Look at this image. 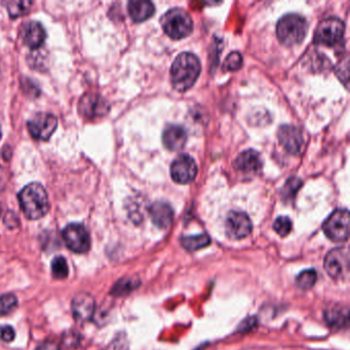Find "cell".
I'll return each instance as SVG.
<instances>
[{
	"label": "cell",
	"instance_id": "1",
	"mask_svg": "<svg viewBox=\"0 0 350 350\" xmlns=\"http://www.w3.org/2000/svg\"><path fill=\"white\" fill-rule=\"evenodd\" d=\"M200 62L191 53H182L174 61L171 68L173 87L177 91L185 92L193 87L200 75Z\"/></svg>",
	"mask_w": 350,
	"mask_h": 350
},
{
	"label": "cell",
	"instance_id": "2",
	"mask_svg": "<svg viewBox=\"0 0 350 350\" xmlns=\"http://www.w3.org/2000/svg\"><path fill=\"white\" fill-rule=\"evenodd\" d=\"M19 202L24 214L30 220H38L50 210L48 193L38 183L28 184L19 193Z\"/></svg>",
	"mask_w": 350,
	"mask_h": 350
},
{
	"label": "cell",
	"instance_id": "3",
	"mask_svg": "<svg viewBox=\"0 0 350 350\" xmlns=\"http://www.w3.org/2000/svg\"><path fill=\"white\" fill-rule=\"evenodd\" d=\"M308 30L306 20L296 14H288L278 21L276 36L286 46H296L303 42Z\"/></svg>",
	"mask_w": 350,
	"mask_h": 350
},
{
	"label": "cell",
	"instance_id": "4",
	"mask_svg": "<svg viewBox=\"0 0 350 350\" xmlns=\"http://www.w3.org/2000/svg\"><path fill=\"white\" fill-rule=\"evenodd\" d=\"M161 25L165 33L173 40L185 38L193 30V22L189 14L178 8L171 10L163 16Z\"/></svg>",
	"mask_w": 350,
	"mask_h": 350
},
{
	"label": "cell",
	"instance_id": "5",
	"mask_svg": "<svg viewBox=\"0 0 350 350\" xmlns=\"http://www.w3.org/2000/svg\"><path fill=\"white\" fill-rule=\"evenodd\" d=\"M323 228L331 241H345L349 233V213L345 208H338L325 221Z\"/></svg>",
	"mask_w": 350,
	"mask_h": 350
},
{
	"label": "cell",
	"instance_id": "6",
	"mask_svg": "<svg viewBox=\"0 0 350 350\" xmlns=\"http://www.w3.org/2000/svg\"><path fill=\"white\" fill-rule=\"evenodd\" d=\"M344 23L338 18L331 17L323 20L317 26L314 40L317 44L334 46L341 42L344 36Z\"/></svg>",
	"mask_w": 350,
	"mask_h": 350
},
{
	"label": "cell",
	"instance_id": "7",
	"mask_svg": "<svg viewBox=\"0 0 350 350\" xmlns=\"http://www.w3.org/2000/svg\"><path fill=\"white\" fill-rule=\"evenodd\" d=\"M30 134L36 140L48 141L58 126V120L51 113L38 112L27 122Z\"/></svg>",
	"mask_w": 350,
	"mask_h": 350
},
{
	"label": "cell",
	"instance_id": "8",
	"mask_svg": "<svg viewBox=\"0 0 350 350\" xmlns=\"http://www.w3.org/2000/svg\"><path fill=\"white\" fill-rule=\"evenodd\" d=\"M63 239L69 250L75 253H87L91 247V237L81 224H69L63 230Z\"/></svg>",
	"mask_w": 350,
	"mask_h": 350
},
{
	"label": "cell",
	"instance_id": "9",
	"mask_svg": "<svg viewBox=\"0 0 350 350\" xmlns=\"http://www.w3.org/2000/svg\"><path fill=\"white\" fill-rule=\"evenodd\" d=\"M325 269L332 278L339 280L347 275L349 255L347 249L337 247L327 253L325 258Z\"/></svg>",
	"mask_w": 350,
	"mask_h": 350
},
{
	"label": "cell",
	"instance_id": "10",
	"mask_svg": "<svg viewBox=\"0 0 350 350\" xmlns=\"http://www.w3.org/2000/svg\"><path fill=\"white\" fill-rule=\"evenodd\" d=\"M79 113L85 120H95L105 116L109 111V105L104 98L95 93L85 94L79 105Z\"/></svg>",
	"mask_w": 350,
	"mask_h": 350
},
{
	"label": "cell",
	"instance_id": "11",
	"mask_svg": "<svg viewBox=\"0 0 350 350\" xmlns=\"http://www.w3.org/2000/svg\"><path fill=\"white\" fill-rule=\"evenodd\" d=\"M196 174H198V165L189 155H180L172 163V178L177 183H190L196 179Z\"/></svg>",
	"mask_w": 350,
	"mask_h": 350
},
{
	"label": "cell",
	"instance_id": "12",
	"mask_svg": "<svg viewBox=\"0 0 350 350\" xmlns=\"http://www.w3.org/2000/svg\"><path fill=\"white\" fill-rule=\"evenodd\" d=\"M225 228L228 237L232 239H241L249 237L252 232V222L245 213L230 212L227 216Z\"/></svg>",
	"mask_w": 350,
	"mask_h": 350
},
{
	"label": "cell",
	"instance_id": "13",
	"mask_svg": "<svg viewBox=\"0 0 350 350\" xmlns=\"http://www.w3.org/2000/svg\"><path fill=\"white\" fill-rule=\"evenodd\" d=\"M280 145L292 154H298L303 145L302 133L295 126L284 124L278 131Z\"/></svg>",
	"mask_w": 350,
	"mask_h": 350
},
{
	"label": "cell",
	"instance_id": "14",
	"mask_svg": "<svg viewBox=\"0 0 350 350\" xmlns=\"http://www.w3.org/2000/svg\"><path fill=\"white\" fill-rule=\"evenodd\" d=\"M72 313L75 319L81 323L90 321L95 312V300L87 293H81L73 298Z\"/></svg>",
	"mask_w": 350,
	"mask_h": 350
},
{
	"label": "cell",
	"instance_id": "15",
	"mask_svg": "<svg viewBox=\"0 0 350 350\" xmlns=\"http://www.w3.org/2000/svg\"><path fill=\"white\" fill-rule=\"evenodd\" d=\"M46 38V30L38 22H28L22 29V38H23L24 44L31 50L40 49L44 44Z\"/></svg>",
	"mask_w": 350,
	"mask_h": 350
},
{
	"label": "cell",
	"instance_id": "16",
	"mask_svg": "<svg viewBox=\"0 0 350 350\" xmlns=\"http://www.w3.org/2000/svg\"><path fill=\"white\" fill-rule=\"evenodd\" d=\"M234 167L241 173L258 174L262 169L261 155L252 149L243 151L235 159Z\"/></svg>",
	"mask_w": 350,
	"mask_h": 350
},
{
	"label": "cell",
	"instance_id": "17",
	"mask_svg": "<svg viewBox=\"0 0 350 350\" xmlns=\"http://www.w3.org/2000/svg\"><path fill=\"white\" fill-rule=\"evenodd\" d=\"M186 140H187V135L182 126L171 124L163 132V144L169 150H181L185 146Z\"/></svg>",
	"mask_w": 350,
	"mask_h": 350
},
{
	"label": "cell",
	"instance_id": "18",
	"mask_svg": "<svg viewBox=\"0 0 350 350\" xmlns=\"http://www.w3.org/2000/svg\"><path fill=\"white\" fill-rule=\"evenodd\" d=\"M149 213L152 222L159 228H167L173 222L174 211L167 202H155L151 206Z\"/></svg>",
	"mask_w": 350,
	"mask_h": 350
},
{
	"label": "cell",
	"instance_id": "19",
	"mask_svg": "<svg viewBox=\"0 0 350 350\" xmlns=\"http://www.w3.org/2000/svg\"><path fill=\"white\" fill-rule=\"evenodd\" d=\"M128 11L133 21L144 22L154 14L155 8L152 3L146 0H133L128 3Z\"/></svg>",
	"mask_w": 350,
	"mask_h": 350
},
{
	"label": "cell",
	"instance_id": "20",
	"mask_svg": "<svg viewBox=\"0 0 350 350\" xmlns=\"http://www.w3.org/2000/svg\"><path fill=\"white\" fill-rule=\"evenodd\" d=\"M211 243V239L208 234L196 235V237H186L182 239V245L188 251H198L202 247H208Z\"/></svg>",
	"mask_w": 350,
	"mask_h": 350
},
{
	"label": "cell",
	"instance_id": "21",
	"mask_svg": "<svg viewBox=\"0 0 350 350\" xmlns=\"http://www.w3.org/2000/svg\"><path fill=\"white\" fill-rule=\"evenodd\" d=\"M33 3L31 1H9L7 3V9L12 18H19L26 15L30 11Z\"/></svg>",
	"mask_w": 350,
	"mask_h": 350
},
{
	"label": "cell",
	"instance_id": "22",
	"mask_svg": "<svg viewBox=\"0 0 350 350\" xmlns=\"http://www.w3.org/2000/svg\"><path fill=\"white\" fill-rule=\"evenodd\" d=\"M325 319L332 327H341L347 323V313L341 309H331L325 313Z\"/></svg>",
	"mask_w": 350,
	"mask_h": 350
},
{
	"label": "cell",
	"instance_id": "23",
	"mask_svg": "<svg viewBox=\"0 0 350 350\" xmlns=\"http://www.w3.org/2000/svg\"><path fill=\"white\" fill-rule=\"evenodd\" d=\"M317 280V272L313 269H307L301 272L296 278L297 286L302 290H309L314 286Z\"/></svg>",
	"mask_w": 350,
	"mask_h": 350
},
{
	"label": "cell",
	"instance_id": "24",
	"mask_svg": "<svg viewBox=\"0 0 350 350\" xmlns=\"http://www.w3.org/2000/svg\"><path fill=\"white\" fill-rule=\"evenodd\" d=\"M52 273L53 275L59 280H64L68 276L69 268L66 259L62 256L56 257L52 262Z\"/></svg>",
	"mask_w": 350,
	"mask_h": 350
},
{
	"label": "cell",
	"instance_id": "25",
	"mask_svg": "<svg viewBox=\"0 0 350 350\" xmlns=\"http://www.w3.org/2000/svg\"><path fill=\"white\" fill-rule=\"evenodd\" d=\"M301 186H302V181L300 179L296 177L290 178L282 188V193L284 200H288L294 198L295 194L297 193Z\"/></svg>",
	"mask_w": 350,
	"mask_h": 350
},
{
	"label": "cell",
	"instance_id": "26",
	"mask_svg": "<svg viewBox=\"0 0 350 350\" xmlns=\"http://www.w3.org/2000/svg\"><path fill=\"white\" fill-rule=\"evenodd\" d=\"M18 300L14 295L5 294L0 297V317L9 314L17 306Z\"/></svg>",
	"mask_w": 350,
	"mask_h": 350
},
{
	"label": "cell",
	"instance_id": "27",
	"mask_svg": "<svg viewBox=\"0 0 350 350\" xmlns=\"http://www.w3.org/2000/svg\"><path fill=\"white\" fill-rule=\"evenodd\" d=\"M273 229L280 237H286L292 230V221L288 217H278L274 221Z\"/></svg>",
	"mask_w": 350,
	"mask_h": 350
},
{
	"label": "cell",
	"instance_id": "28",
	"mask_svg": "<svg viewBox=\"0 0 350 350\" xmlns=\"http://www.w3.org/2000/svg\"><path fill=\"white\" fill-rule=\"evenodd\" d=\"M243 64V58L239 53L233 52L227 57L224 62V69L227 71L239 70Z\"/></svg>",
	"mask_w": 350,
	"mask_h": 350
},
{
	"label": "cell",
	"instance_id": "29",
	"mask_svg": "<svg viewBox=\"0 0 350 350\" xmlns=\"http://www.w3.org/2000/svg\"><path fill=\"white\" fill-rule=\"evenodd\" d=\"M135 286H136V282H135L134 280H120V282H118V284L114 286L113 290H112V294L122 295L124 294V293L134 290Z\"/></svg>",
	"mask_w": 350,
	"mask_h": 350
},
{
	"label": "cell",
	"instance_id": "30",
	"mask_svg": "<svg viewBox=\"0 0 350 350\" xmlns=\"http://www.w3.org/2000/svg\"><path fill=\"white\" fill-rule=\"evenodd\" d=\"M79 344V337L75 332H68L63 336V345L65 347L75 348Z\"/></svg>",
	"mask_w": 350,
	"mask_h": 350
},
{
	"label": "cell",
	"instance_id": "31",
	"mask_svg": "<svg viewBox=\"0 0 350 350\" xmlns=\"http://www.w3.org/2000/svg\"><path fill=\"white\" fill-rule=\"evenodd\" d=\"M14 339H15V329L11 325H1L0 327V340L11 342Z\"/></svg>",
	"mask_w": 350,
	"mask_h": 350
},
{
	"label": "cell",
	"instance_id": "32",
	"mask_svg": "<svg viewBox=\"0 0 350 350\" xmlns=\"http://www.w3.org/2000/svg\"><path fill=\"white\" fill-rule=\"evenodd\" d=\"M5 223L9 228H16L19 224V219L16 216L15 213L9 212L5 215Z\"/></svg>",
	"mask_w": 350,
	"mask_h": 350
},
{
	"label": "cell",
	"instance_id": "33",
	"mask_svg": "<svg viewBox=\"0 0 350 350\" xmlns=\"http://www.w3.org/2000/svg\"><path fill=\"white\" fill-rule=\"evenodd\" d=\"M36 350H60L59 344L55 341H46L44 343L40 344Z\"/></svg>",
	"mask_w": 350,
	"mask_h": 350
},
{
	"label": "cell",
	"instance_id": "34",
	"mask_svg": "<svg viewBox=\"0 0 350 350\" xmlns=\"http://www.w3.org/2000/svg\"><path fill=\"white\" fill-rule=\"evenodd\" d=\"M8 183V174L7 171L0 165V192L5 190V186Z\"/></svg>",
	"mask_w": 350,
	"mask_h": 350
},
{
	"label": "cell",
	"instance_id": "35",
	"mask_svg": "<svg viewBox=\"0 0 350 350\" xmlns=\"http://www.w3.org/2000/svg\"><path fill=\"white\" fill-rule=\"evenodd\" d=\"M0 137H1V130H0Z\"/></svg>",
	"mask_w": 350,
	"mask_h": 350
},
{
	"label": "cell",
	"instance_id": "36",
	"mask_svg": "<svg viewBox=\"0 0 350 350\" xmlns=\"http://www.w3.org/2000/svg\"><path fill=\"white\" fill-rule=\"evenodd\" d=\"M0 214H1V208H0Z\"/></svg>",
	"mask_w": 350,
	"mask_h": 350
}]
</instances>
